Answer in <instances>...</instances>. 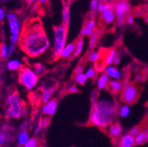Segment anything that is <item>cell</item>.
Wrapping results in <instances>:
<instances>
[{"label": "cell", "mask_w": 148, "mask_h": 147, "mask_svg": "<svg viewBox=\"0 0 148 147\" xmlns=\"http://www.w3.org/2000/svg\"><path fill=\"white\" fill-rule=\"evenodd\" d=\"M1 69H2V62L0 61V70H1Z\"/></svg>", "instance_id": "cell-47"}, {"label": "cell", "mask_w": 148, "mask_h": 147, "mask_svg": "<svg viewBox=\"0 0 148 147\" xmlns=\"http://www.w3.org/2000/svg\"><path fill=\"white\" fill-rule=\"evenodd\" d=\"M84 71V65L83 64H78L74 70V72H75V75L77 74H80V73H83Z\"/></svg>", "instance_id": "cell-40"}, {"label": "cell", "mask_w": 148, "mask_h": 147, "mask_svg": "<svg viewBox=\"0 0 148 147\" xmlns=\"http://www.w3.org/2000/svg\"><path fill=\"white\" fill-rule=\"evenodd\" d=\"M74 79H75V81H76L77 84L81 85H84L86 83V81H87V78L84 74V72L83 73H80V74L75 75V78H74Z\"/></svg>", "instance_id": "cell-31"}, {"label": "cell", "mask_w": 148, "mask_h": 147, "mask_svg": "<svg viewBox=\"0 0 148 147\" xmlns=\"http://www.w3.org/2000/svg\"><path fill=\"white\" fill-rule=\"evenodd\" d=\"M119 63H120V55L119 54H117L116 56V57H115V59H114V62H113V65H117V64H119Z\"/></svg>", "instance_id": "cell-44"}, {"label": "cell", "mask_w": 148, "mask_h": 147, "mask_svg": "<svg viewBox=\"0 0 148 147\" xmlns=\"http://www.w3.org/2000/svg\"><path fill=\"white\" fill-rule=\"evenodd\" d=\"M104 73L110 80H120L122 78V72L115 65L106 66V68L104 69Z\"/></svg>", "instance_id": "cell-11"}, {"label": "cell", "mask_w": 148, "mask_h": 147, "mask_svg": "<svg viewBox=\"0 0 148 147\" xmlns=\"http://www.w3.org/2000/svg\"><path fill=\"white\" fill-rule=\"evenodd\" d=\"M38 146H39L38 139L35 137H30L23 147H38Z\"/></svg>", "instance_id": "cell-32"}, {"label": "cell", "mask_w": 148, "mask_h": 147, "mask_svg": "<svg viewBox=\"0 0 148 147\" xmlns=\"http://www.w3.org/2000/svg\"><path fill=\"white\" fill-rule=\"evenodd\" d=\"M98 41H99V33L98 32H95L90 37V40H89V48L90 49H95L96 47L97 43H98Z\"/></svg>", "instance_id": "cell-30"}, {"label": "cell", "mask_w": 148, "mask_h": 147, "mask_svg": "<svg viewBox=\"0 0 148 147\" xmlns=\"http://www.w3.org/2000/svg\"><path fill=\"white\" fill-rule=\"evenodd\" d=\"M8 57L7 56V45L3 44L0 47V59L5 61Z\"/></svg>", "instance_id": "cell-33"}, {"label": "cell", "mask_w": 148, "mask_h": 147, "mask_svg": "<svg viewBox=\"0 0 148 147\" xmlns=\"http://www.w3.org/2000/svg\"><path fill=\"white\" fill-rule=\"evenodd\" d=\"M21 50L31 58L45 54L50 47V42L39 19H28L25 21L18 40Z\"/></svg>", "instance_id": "cell-1"}, {"label": "cell", "mask_w": 148, "mask_h": 147, "mask_svg": "<svg viewBox=\"0 0 148 147\" xmlns=\"http://www.w3.org/2000/svg\"><path fill=\"white\" fill-rule=\"evenodd\" d=\"M33 70H34V71L36 73V75L38 77H41V76L44 75L46 73V71H47V68L42 64H40V63H37V64H34Z\"/></svg>", "instance_id": "cell-27"}, {"label": "cell", "mask_w": 148, "mask_h": 147, "mask_svg": "<svg viewBox=\"0 0 148 147\" xmlns=\"http://www.w3.org/2000/svg\"><path fill=\"white\" fill-rule=\"evenodd\" d=\"M71 21V11H70V2H64L62 8V26L69 27Z\"/></svg>", "instance_id": "cell-15"}, {"label": "cell", "mask_w": 148, "mask_h": 147, "mask_svg": "<svg viewBox=\"0 0 148 147\" xmlns=\"http://www.w3.org/2000/svg\"><path fill=\"white\" fill-rule=\"evenodd\" d=\"M113 5L114 2H108V1H100L98 8H97V12L101 13V12L110 9V8H113Z\"/></svg>", "instance_id": "cell-28"}, {"label": "cell", "mask_w": 148, "mask_h": 147, "mask_svg": "<svg viewBox=\"0 0 148 147\" xmlns=\"http://www.w3.org/2000/svg\"><path fill=\"white\" fill-rule=\"evenodd\" d=\"M131 114V107L127 104H120L117 107V116L121 118H126Z\"/></svg>", "instance_id": "cell-20"}, {"label": "cell", "mask_w": 148, "mask_h": 147, "mask_svg": "<svg viewBox=\"0 0 148 147\" xmlns=\"http://www.w3.org/2000/svg\"><path fill=\"white\" fill-rule=\"evenodd\" d=\"M56 91V87H49V88H44L42 94V101L46 104L51 100L52 94Z\"/></svg>", "instance_id": "cell-22"}, {"label": "cell", "mask_w": 148, "mask_h": 147, "mask_svg": "<svg viewBox=\"0 0 148 147\" xmlns=\"http://www.w3.org/2000/svg\"><path fill=\"white\" fill-rule=\"evenodd\" d=\"M74 50H75V42H71L66 44L60 54V57L63 59H69L72 57Z\"/></svg>", "instance_id": "cell-17"}, {"label": "cell", "mask_w": 148, "mask_h": 147, "mask_svg": "<svg viewBox=\"0 0 148 147\" xmlns=\"http://www.w3.org/2000/svg\"><path fill=\"white\" fill-rule=\"evenodd\" d=\"M7 108L5 111V116L9 119H18L23 114L22 101L17 92L10 94L6 99Z\"/></svg>", "instance_id": "cell-4"}, {"label": "cell", "mask_w": 148, "mask_h": 147, "mask_svg": "<svg viewBox=\"0 0 148 147\" xmlns=\"http://www.w3.org/2000/svg\"><path fill=\"white\" fill-rule=\"evenodd\" d=\"M134 139H135V144L137 145H142V144H145L146 142H148L147 136L144 130H142L138 134H137L134 137Z\"/></svg>", "instance_id": "cell-26"}, {"label": "cell", "mask_w": 148, "mask_h": 147, "mask_svg": "<svg viewBox=\"0 0 148 147\" xmlns=\"http://www.w3.org/2000/svg\"><path fill=\"white\" fill-rule=\"evenodd\" d=\"M101 52L99 50H92L90 53H88L87 55V60L90 63L92 64H96L97 62H99L101 58Z\"/></svg>", "instance_id": "cell-23"}, {"label": "cell", "mask_w": 148, "mask_h": 147, "mask_svg": "<svg viewBox=\"0 0 148 147\" xmlns=\"http://www.w3.org/2000/svg\"><path fill=\"white\" fill-rule=\"evenodd\" d=\"M5 17H6V13L5 9L3 7H0V21H4Z\"/></svg>", "instance_id": "cell-42"}, {"label": "cell", "mask_w": 148, "mask_h": 147, "mask_svg": "<svg viewBox=\"0 0 148 147\" xmlns=\"http://www.w3.org/2000/svg\"><path fill=\"white\" fill-rule=\"evenodd\" d=\"M29 138H30V136L27 131H20V133H18V135L17 137V143L20 146H24Z\"/></svg>", "instance_id": "cell-24"}, {"label": "cell", "mask_w": 148, "mask_h": 147, "mask_svg": "<svg viewBox=\"0 0 148 147\" xmlns=\"http://www.w3.org/2000/svg\"><path fill=\"white\" fill-rule=\"evenodd\" d=\"M123 84L120 80H110L108 85V88L109 89V92L111 94H120L123 89Z\"/></svg>", "instance_id": "cell-18"}, {"label": "cell", "mask_w": 148, "mask_h": 147, "mask_svg": "<svg viewBox=\"0 0 148 147\" xmlns=\"http://www.w3.org/2000/svg\"><path fill=\"white\" fill-rule=\"evenodd\" d=\"M84 44H85V42H84V39H83L82 37H79V38L75 42V50H74L72 58H75V57H78L80 56V54H81L82 51H83Z\"/></svg>", "instance_id": "cell-21"}, {"label": "cell", "mask_w": 148, "mask_h": 147, "mask_svg": "<svg viewBox=\"0 0 148 147\" xmlns=\"http://www.w3.org/2000/svg\"><path fill=\"white\" fill-rule=\"evenodd\" d=\"M2 133V130H1V128H0V134Z\"/></svg>", "instance_id": "cell-48"}, {"label": "cell", "mask_w": 148, "mask_h": 147, "mask_svg": "<svg viewBox=\"0 0 148 147\" xmlns=\"http://www.w3.org/2000/svg\"><path fill=\"white\" fill-rule=\"evenodd\" d=\"M135 139L134 137L130 133L123 134V136L118 139L117 147H134Z\"/></svg>", "instance_id": "cell-14"}, {"label": "cell", "mask_w": 148, "mask_h": 147, "mask_svg": "<svg viewBox=\"0 0 148 147\" xmlns=\"http://www.w3.org/2000/svg\"><path fill=\"white\" fill-rule=\"evenodd\" d=\"M27 121H25L23 123L21 124V126H20V131H27Z\"/></svg>", "instance_id": "cell-45"}, {"label": "cell", "mask_w": 148, "mask_h": 147, "mask_svg": "<svg viewBox=\"0 0 148 147\" xmlns=\"http://www.w3.org/2000/svg\"><path fill=\"white\" fill-rule=\"evenodd\" d=\"M6 19H7V23L9 25L11 35L20 36L21 27V21L18 15L14 12H9L6 15Z\"/></svg>", "instance_id": "cell-8"}, {"label": "cell", "mask_w": 148, "mask_h": 147, "mask_svg": "<svg viewBox=\"0 0 148 147\" xmlns=\"http://www.w3.org/2000/svg\"><path fill=\"white\" fill-rule=\"evenodd\" d=\"M39 77L36 75L33 68L22 66L18 70V82L27 90L34 89L38 84Z\"/></svg>", "instance_id": "cell-5"}, {"label": "cell", "mask_w": 148, "mask_h": 147, "mask_svg": "<svg viewBox=\"0 0 148 147\" xmlns=\"http://www.w3.org/2000/svg\"><path fill=\"white\" fill-rule=\"evenodd\" d=\"M110 79H108V77L105 74L104 72H101V74L98 76L97 79H96V86H97V90L99 92H102L105 91L108 88V83H109Z\"/></svg>", "instance_id": "cell-16"}, {"label": "cell", "mask_w": 148, "mask_h": 147, "mask_svg": "<svg viewBox=\"0 0 148 147\" xmlns=\"http://www.w3.org/2000/svg\"><path fill=\"white\" fill-rule=\"evenodd\" d=\"M145 134H146V136H147V139H148V125L145 127Z\"/></svg>", "instance_id": "cell-46"}, {"label": "cell", "mask_w": 148, "mask_h": 147, "mask_svg": "<svg viewBox=\"0 0 148 147\" xmlns=\"http://www.w3.org/2000/svg\"><path fill=\"white\" fill-rule=\"evenodd\" d=\"M100 18L105 25H111L116 22V14L113 11V8L101 12L100 13Z\"/></svg>", "instance_id": "cell-12"}, {"label": "cell", "mask_w": 148, "mask_h": 147, "mask_svg": "<svg viewBox=\"0 0 148 147\" xmlns=\"http://www.w3.org/2000/svg\"><path fill=\"white\" fill-rule=\"evenodd\" d=\"M38 147H44V146H42V145H39Z\"/></svg>", "instance_id": "cell-49"}, {"label": "cell", "mask_w": 148, "mask_h": 147, "mask_svg": "<svg viewBox=\"0 0 148 147\" xmlns=\"http://www.w3.org/2000/svg\"><path fill=\"white\" fill-rule=\"evenodd\" d=\"M15 46L16 45H14V44H10V45H8L7 46V56H8V57L11 56V55L14 52V50H15Z\"/></svg>", "instance_id": "cell-41"}, {"label": "cell", "mask_w": 148, "mask_h": 147, "mask_svg": "<svg viewBox=\"0 0 148 147\" xmlns=\"http://www.w3.org/2000/svg\"><path fill=\"white\" fill-rule=\"evenodd\" d=\"M68 35V28L59 25L53 27V45H52V56L56 60L60 57V54L66 45Z\"/></svg>", "instance_id": "cell-3"}, {"label": "cell", "mask_w": 148, "mask_h": 147, "mask_svg": "<svg viewBox=\"0 0 148 147\" xmlns=\"http://www.w3.org/2000/svg\"><path fill=\"white\" fill-rule=\"evenodd\" d=\"M99 94H100V92L98 90H94L92 93V104H94L99 98Z\"/></svg>", "instance_id": "cell-37"}, {"label": "cell", "mask_w": 148, "mask_h": 147, "mask_svg": "<svg viewBox=\"0 0 148 147\" xmlns=\"http://www.w3.org/2000/svg\"><path fill=\"white\" fill-rule=\"evenodd\" d=\"M147 16H148V12H147Z\"/></svg>", "instance_id": "cell-50"}, {"label": "cell", "mask_w": 148, "mask_h": 147, "mask_svg": "<svg viewBox=\"0 0 148 147\" xmlns=\"http://www.w3.org/2000/svg\"><path fill=\"white\" fill-rule=\"evenodd\" d=\"M117 51L116 49H110L109 50L107 51L106 55H105V57H104V60L102 61L105 64V66H109V65H113V62H114V59L116 57V56L117 55Z\"/></svg>", "instance_id": "cell-19"}, {"label": "cell", "mask_w": 148, "mask_h": 147, "mask_svg": "<svg viewBox=\"0 0 148 147\" xmlns=\"http://www.w3.org/2000/svg\"><path fill=\"white\" fill-rule=\"evenodd\" d=\"M43 129V125H42V119H41L38 122V124H37L35 130H34V134H38Z\"/></svg>", "instance_id": "cell-38"}, {"label": "cell", "mask_w": 148, "mask_h": 147, "mask_svg": "<svg viewBox=\"0 0 148 147\" xmlns=\"http://www.w3.org/2000/svg\"><path fill=\"white\" fill-rule=\"evenodd\" d=\"M107 132L112 139H119L123 134V128L118 122H115L107 128Z\"/></svg>", "instance_id": "cell-10"}, {"label": "cell", "mask_w": 148, "mask_h": 147, "mask_svg": "<svg viewBox=\"0 0 148 147\" xmlns=\"http://www.w3.org/2000/svg\"><path fill=\"white\" fill-rule=\"evenodd\" d=\"M96 27H97L96 20L88 19L85 22L80 31V36L81 37H83V36H89V37H91V36L96 32Z\"/></svg>", "instance_id": "cell-9"}, {"label": "cell", "mask_w": 148, "mask_h": 147, "mask_svg": "<svg viewBox=\"0 0 148 147\" xmlns=\"http://www.w3.org/2000/svg\"><path fill=\"white\" fill-rule=\"evenodd\" d=\"M6 141V133L5 131H2V133L0 134V147H2Z\"/></svg>", "instance_id": "cell-39"}, {"label": "cell", "mask_w": 148, "mask_h": 147, "mask_svg": "<svg viewBox=\"0 0 148 147\" xmlns=\"http://www.w3.org/2000/svg\"><path fill=\"white\" fill-rule=\"evenodd\" d=\"M99 3H100L99 0H92V1L90 2V6L89 7H90L91 12H97V8H98Z\"/></svg>", "instance_id": "cell-34"}, {"label": "cell", "mask_w": 148, "mask_h": 147, "mask_svg": "<svg viewBox=\"0 0 148 147\" xmlns=\"http://www.w3.org/2000/svg\"><path fill=\"white\" fill-rule=\"evenodd\" d=\"M131 4L128 1L121 0V1L114 2L113 11L116 14V25L118 27H122L125 24L126 17L131 14Z\"/></svg>", "instance_id": "cell-6"}, {"label": "cell", "mask_w": 148, "mask_h": 147, "mask_svg": "<svg viewBox=\"0 0 148 147\" xmlns=\"http://www.w3.org/2000/svg\"><path fill=\"white\" fill-rule=\"evenodd\" d=\"M139 91L138 87L131 83H125L120 93V100L123 104L132 105L138 98Z\"/></svg>", "instance_id": "cell-7"}, {"label": "cell", "mask_w": 148, "mask_h": 147, "mask_svg": "<svg viewBox=\"0 0 148 147\" xmlns=\"http://www.w3.org/2000/svg\"><path fill=\"white\" fill-rule=\"evenodd\" d=\"M117 107L115 98L109 93H100L98 100L92 104L89 122L101 130H107L110 124L116 122Z\"/></svg>", "instance_id": "cell-2"}, {"label": "cell", "mask_w": 148, "mask_h": 147, "mask_svg": "<svg viewBox=\"0 0 148 147\" xmlns=\"http://www.w3.org/2000/svg\"><path fill=\"white\" fill-rule=\"evenodd\" d=\"M6 68L11 71H16L21 68V62L18 59H11L6 63Z\"/></svg>", "instance_id": "cell-25"}, {"label": "cell", "mask_w": 148, "mask_h": 147, "mask_svg": "<svg viewBox=\"0 0 148 147\" xmlns=\"http://www.w3.org/2000/svg\"><path fill=\"white\" fill-rule=\"evenodd\" d=\"M141 131H142V128H141L140 126H134V127H132V128L131 129V131H129V133L131 134L132 136L135 137V136H136L137 134H138Z\"/></svg>", "instance_id": "cell-35"}, {"label": "cell", "mask_w": 148, "mask_h": 147, "mask_svg": "<svg viewBox=\"0 0 148 147\" xmlns=\"http://www.w3.org/2000/svg\"><path fill=\"white\" fill-rule=\"evenodd\" d=\"M68 92L69 93H71V94H76L79 92V89L75 85H71L68 88Z\"/></svg>", "instance_id": "cell-43"}, {"label": "cell", "mask_w": 148, "mask_h": 147, "mask_svg": "<svg viewBox=\"0 0 148 147\" xmlns=\"http://www.w3.org/2000/svg\"><path fill=\"white\" fill-rule=\"evenodd\" d=\"M58 101L54 100V99H51L49 102H47L46 104H44V106L42 107V112L43 115L47 116H52L55 115L56 111H57L58 109Z\"/></svg>", "instance_id": "cell-13"}, {"label": "cell", "mask_w": 148, "mask_h": 147, "mask_svg": "<svg viewBox=\"0 0 148 147\" xmlns=\"http://www.w3.org/2000/svg\"><path fill=\"white\" fill-rule=\"evenodd\" d=\"M134 22H135V18H134V16L132 13L129 14L126 17V19H125V23L128 24V25H133Z\"/></svg>", "instance_id": "cell-36"}, {"label": "cell", "mask_w": 148, "mask_h": 147, "mask_svg": "<svg viewBox=\"0 0 148 147\" xmlns=\"http://www.w3.org/2000/svg\"><path fill=\"white\" fill-rule=\"evenodd\" d=\"M84 74L86 75L87 79H95L97 76V70H95V66H91L86 69Z\"/></svg>", "instance_id": "cell-29"}]
</instances>
